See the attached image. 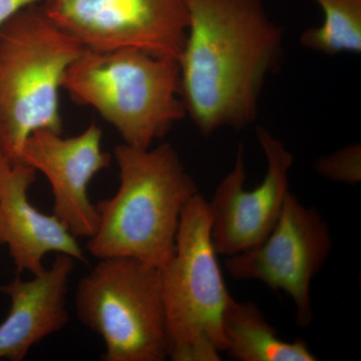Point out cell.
Masks as SVG:
<instances>
[{
	"label": "cell",
	"instance_id": "14",
	"mask_svg": "<svg viewBox=\"0 0 361 361\" xmlns=\"http://www.w3.org/2000/svg\"><path fill=\"white\" fill-rule=\"evenodd\" d=\"M324 20L301 35L300 42L312 51L336 56L361 52V0H313Z\"/></svg>",
	"mask_w": 361,
	"mask_h": 361
},
{
	"label": "cell",
	"instance_id": "11",
	"mask_svg": "<svg viewBox=\"0 0 361 361\" xmlns=\"http://www.w3.org/2000/svg\"><path fill=\"white\" fill-rule=\"evenodd\" d=\"M37 175L25 161L11 163L0 153V244L8 248L18 273L33 276L47 269L44 259L51 252L87 263L84 250L66 226L28 200Z\"/></svg>",
	"mask_w": 361,
	"mask_h": 361
},
{
	"label": "cell",
	"instance_id": "4",
	"mask_svg": "<svg viewBox=\"0 0 361 361\" xmlns=\"http://www.w3.org/2000/svg\"><path fill=\"white\" fill-rule=\"evenodd\" d=\"M85 49L37 4L0 26V153L11 163L23 161V146L35 130L61 134L59 90Z\"/></svg>",
	"mask_w": 361,
	"mask_h": 361
},
{
	"label": "cell",
	"instance_id": "10",
	"mask_svg": "<svg viewBox=\"0 0 361 361\" xmlns=\"http://www.w3.org/2000/svg\"><path fill=\"white\" fill-rule=\"evenodd\" d=\"M103 132L92 123L75 137L37 130L26 140L21 161L49 180L54 198V215L75 237L90 238L97 227L96 205L87 187L92 178L108 168L111 156L102 151Z\"/></svg>",
	"mask_w": 361,
	"mask_h": 361
},
{
	"label": "cell",
	"instance_id": "8",
	"mask_svg": "<svg viewBox=\"0 0 361 361\" xmlns=\"http://www.w3.org/2000/svg\"><path fill=\"white\" fill-rule=\"evenodd\" d=\"M331 249L322 216L289 192L267 238L255 248L230 256L225 266L233 279L258 280L272 290L288 294L295 304L297 324L305 327L313 319L311 281Z\"/></svg>",
	"mask_w": 361,
	"mask_h": 361
},
{
	"label": "cell",
	"instance_id": "12",
	"mask_svg": "<svg viewBox=\"0 0 361 361\" xmlns=\"http://www.w3.org/2000/svg\"><path fill=\"white\" fill-rule=\"evenodd\" d=\"M75 261L59 253L51 267L32 280L16 276L0 286L11 299L8 314L0 323V360H25L33 346L68 325L66 297Z\"/></svg>",
	"mask_w": 361,
	"mask_h": 361
},
{
	"label": "cell",
	"instance_id": "9",
	"mask_svg": "<svg viewBox=\"0 0 361 361\" xmlns=\"http://www.w3.org/2000/svg\"><path fill=\"white\" fill-rule=\"evenodd\" d=\"M256 135L267 161L262 183L252 191L244 187L245 155L240 144L234 167L208 202L211 241L220 255L230 257L260 245L276 225L289 193L293 156L264 128L258 127Z\"/></svg>",
	"mask_w": 361,
	"mask_h": 361
},
{
	"label": "cell",
	"instance_id": "13",
	"mask_svg": "<svg viewBox=\"0 0 361 361\" xmlns=\"http://www.w3.org/2000/svg\"><path fill=\"white\" fill-rule=\"evenodd\" d=\"M225 353L238 361H315L302 339L285 341L278 337L264 314L251 301L230 299L222 320Z\"/></svg>",
	"mask_w": 361,
	"mask_h": 361
},
{
	"label": "cell",
	"instance_id": "7",
	"mask_svg": "<svg viewBox=\"0 0 361 361\" xmlns=\"http://www.w3.org/2000/svg\"><path fill=\"white\" fill-rule=\"evenodd\" d=\"M45 13L85 49H137L179 61L189 0H49Z\"/></svg>",
	"mask_w": 361,
	"mask_h": 361
},
{
	"label": "cell",
	"instance_id": "15",
	"mask_svg": "<svg viewBox=\"0 0 361 361\" xmlns=\"http://www.w3.org/2000/svg\"><path fill=\"white\" fill-rule=\"evenodd\" d=\"M315 170L318 174L334 182L357 184L361 180L360 145H350L318 159Z\"/></svg>",
	"mask_w": 361,
	"mask_h": 361
},
{
	"label": "cell",
	"instance_id": "3",
	"mask_svg": "<svg viewBox=\"0 0 361 361\" xmlns=\"http://www.w3.org/2000/svg\"><path fill=\"white\" fill-rule=\"evenodd\" d=\"M61 89L99 111L135 148H151L187 116L179 61L141 49H85L66 71Z\"/></svg>",
	"mask_w": 361,
	"mask_h": 361
},
{
	"label": "cell",
	"instance_id": "5",
	"mask_svg": "<svg viewBox=\"0 0 361 361\" xmlns=\"http://www.w3.org/2000/svg\"><path fill=\"white\" fill-rule=\"evenodd\" d=\"M160 270L168 357L219 361L230 295L211 241L208 201L196 194L183 209L172 257Z\"/></svg>",
	"mask_w": 361,
	"mask_h": 361
},
{
	"label": "cell",
	"instance_id": "16",
	"mask_svg": "<svg viewBox=\"0 0 361 361\" xmlns=\"http://www.w3.org/2000/svg\"><path fill=\"white\" fill-rule=\"evenodd\" d=\"M47 1L49 0H0V26L21 9Z\"/></svg>",
	"mask_w": 361,
	"mask_h": 361
},
{
	"label": "cell",
	"instance_id": "1",
	"mask_svg": "<svg viewBox=\"0 0 361 361\" xmlns=\"http://www.w3.org/2000/svg\"><path fill=\"white\" fill-rule=\"evenodd\" d=\"M282 42V28L262 0H189L179 59L180 97L202 134L241 130L255 121Z\"/></svg>",
	"mask_w": 361,
	"mask_h": 361
},
{
	"label": "cell",
	"instance_id": "6",
	"mask_svg": "<svg viewBox=\"0 0 361 361\" xmlns=\"http://www.w3.org/2000/svg\"><path fill=\"white\" fill-rule=\"evenodd\" d=\"M80 279V322L103 338L106 361L168 358L160 270L133 258L99 259Z\"/></svg>",
	"mask_w": 361,
	"mask_h": 361
},
{
	"label": "cell",
	"instance_id": "2",
	"mask_svg": "<svg viewBox=\"0 0 361 361\" xmlns=\"http://www.w3.org/2000/svg\"><path fill=\"white\" fill-rule=\"evenodd\" d=\"M115 196L96 204L97 227L87 248L99 259L133 258L163 267L172 257L180 214L198 186L172 145H118Z\"/></svg>",
	"mask_w": 361,
	"mask_h": 361
}]
</instances>
